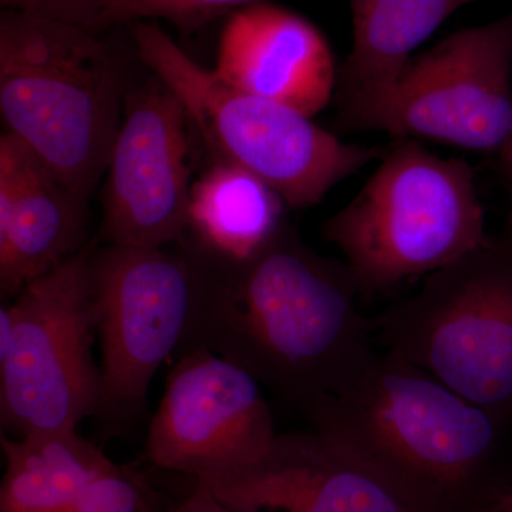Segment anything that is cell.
I'll return each instance as SVG.
<instances>
[{
    "instance_id": "cell-22",
    "label": "cell",
    "mask_w": 512,
    "mask_h": 512,
    "mask_svg": "<svg viewBox=\"0 0 512 512\" xmlns=\"http://www.w3.org/2000/svg\"><path fill=\"white\" fill-rule=\"evenodd\" d=\"M487 512H512V485H507L495 497L493 504L490 505Z\"/></svg>"
},
{
    "instance_id": "cell-8",
    "label": "cell",
    "mask_w": 512,
    "mask_h": 512,
    "mask_svg": "<svg viewBox=\"0 0 512 512\" xmlns=\"http://www.w3.org/2000/svg\"><path fill=\"white\" fill-rule=\"evenodd\" d=\"M336 123L498 153L512 128V10L444 37L413 57L389 92Z\"/></svg>"
},
{
    "instance_id": "cell-2",
    "label": "cell",
    "mask_w": 512,
    "mask_h": 512,
    "mask_svg": "<svg viewBox=\"0 0 512 512\" xmlns=\"http://www.w3.org/2000/svg\"><path fill=\"white\" fill-rule=\"evenodd\" d=\"M313 433L420 512H487L510 417L382 352L342 393L302 412Z\"/></svg>"
},
{
    "instance_id": "cell-14",
    "label": "cell",
    "mask_w": 512,
    "mask_h": 512,
    "mask_svg": "<svg viewBox=\"0 0 512 512\" xmlns=\"http://www.w3.org/2000/svg\"><path fill=\"white\" fill-rule=\"evenodd\" d=\"M87 202L26 144L0 137V295L26 285L82 252Z\"/></svg>"
},
{
    "instance_id": "cell-16",
    "label": "cell",
    "mask_w": 512,
    "mask_h": 512,
    "mask_svg": "<svg viewBox=\"0 0 512 512\" xmlns=\"http://www.w3.org/2000/svg\"><path fill=\"white\" fill-rule=\"evenodd\" d=\"M5 474L0 512H69L80 493L113 461L73 431L13 437L2 433Z\"/></svg>"
},
{
    "instance_id": "cell-7",
    "label": "cell",
    "mask_w": 512,
    "mask_h": 512,
    "mask_svg": "<svg viewBox=\"0 0 512 512\" xmlns=\"http://www.w3.org/2000/svg\"><path fill=\"white\" fill-rule=\"evenodd\" d=\"M93 251L87 245L9 305L12 335L0 348V421L9 436L73 431L99 410Z\"/></svg>"
},
{
    "instance_id": "cell-18",
    "label": "cell",
    "mask_w": 512,
    "mask_h": 512,
    "mask_svg": "<svg viewBox=\"0 0 512 512\" xmlns=\"http://www.w3.org/2000/svg\"><path fill=\"white\" fill-rule=\"evenodd\" d=\"M255 2L259 0H45L32 13L96 33L136 22L165 20L191 35Z\"/></svg>"
},
{
    "instance_id": "cell-13",
    "label": "cell",
    "mask_w": 512,
    "mask_h": 512,
    "mask_svg": "<svg viewBox=\"0 0 512 512\" xmlns=\"http://www.w3.org/2000/svg\"><path fill=\"white\" fill-rule=\"evenodd\" d=\"M214 70L232 86L308 117L328 106L338 80L322 33L292 10L265 0L228 16Z\"/></svg>"
},
{
    "instance_id": "cell-19",
    "label": "cell",
    "mask_w": 512,
    "mask_h": 512,
    "mask_svg": "<svg viewBox=\"0 0 512 512\" xmlns=\"http://www.w3.org/2000/svg\"><path fill=\"white\" fill-rule=\"evenodd\" d=\"M69 512H160L140 474L111 463L84 487Z\"/></svg>"
},
{
    "instance_id": "cell-3",
    "label": "cell",
    "mask_w": 512,
    "mask_h": 512,
    "mask_svg": "<svg viewBox=\"0 0 512 512\" xmlns=\"http://www.w3.org/2000/svg\"><path fill=\"white\" fill-rule=\"evenodd\" d=\"M126 80L100 33L20 10L0 13V111L83 200L106 174L123 123Z\"/></svg>"
},
{
    "instance_id": "cell-10",
    "label": "cell",
    "mask_w": 512,
    "mask_h": 512,
    "mask_svg": "<svg viewBox=\"0 0 512 512\" xmlns=\"http://www.w3.org/2000/svg\"><path fill=\"white\" fill-rule=\"evenodd\" d=\"M261 386L211 350L181 353L148 429L147 460L198 484L256 466L279 436Z\"/></svg>"
},
{
    "instance_id": "cell-21",
    "label": "cell",
    "mask_w": 512,
    "mask_h": 512,
    "mask_svg": "<svg viewBox=\"0 0 512 512\" xmlns=\"http://www.w3.org/2000/svg\"><path fill=\"white\" fill-rule=\"evenodd\" d=\"M498 168H500L501 177H503L505 187L511 197L512 212V128L503 147L498 151Z\"/></svg>"
},
{
    "instance_id": "cell-4",
    "label": "cell",
    "mask_w": 512,
    "mask_h": 512,
    "mask_svg": "<svg viewBox=\"0 0 512 512\" xmlns=\"http://www.w3.org/2000/svg\"><path fill=\"white\" fill-rule=\"evenodd\" d=\"M363 298L429 276L488 241L474 168L412 138L383 151L375 173L323 224Z\"/></svg>"
},
{
    "instance_id": "cell-1",
    "label": "cell",
    "mask_w": 512,
    "mask_h": 512,
    "mask_svg": "<svg viewBox=\"0 0 512 512\" xmlns=\"http://www.w3.org/2000/svg\"><path fill=\"white\" fill-rule=\"evenodd\" d=\"M187 244L195 288L181 353L211 350L301 413L342 393L379 355L352 269L288 222L245 259Z\"/></svg>"
},
{
    "instance_id": "cell-5",
    "label": "cell",
    "mask_w": 512,
    "mask_h": 512,
    "mask_svg": "<svg viewBox=\"0 0 512 512\" xmlns=\"http://www.w3.org/2000/svg\"><path fill=\"white\" fill-rule=\"evenodd\" d=\"M127 28L137 56L183 101L215 161L254 174L288 207L319 204L340 181L383 156L376 148L343 143L293 107L225 82L157 22Z\"/></svg>"
},
{
    "instance_id": "cell-15",
    "label": "cell",
    "mask_w": 512,
    "mask_h": 512,
    "mask_svg": "<svg viewBox=\"0 0 512 512\" xmlns=\"http://www.w3.org/2000/svg\"><path fill=\"white\" fill-rule=\"evenodd\" d=\"M471 0H349L353 45L338 72V116L379 99L426 42Z\"/></svg>"
},
{
    "instance_id": "cell-11",
    "label": "cell",
    "mask_w": 512,
    "mask_h": 512,
    "mask_svg": "<svg viewBox=\"0 0 512 512\" xmlns=\"http://www.w3.org/2000/svg\"><path fill=\"white\" fill-rule=\"evenodd\" d=\"M190 116L160 77L128 90L103 194L107 244L164 248L188 231Z\"/></svg>"
},
{
    "instance_id": "cell-17",
    "label": "cell",
    "mask_w": 512,
    "mask_h": 512,
    "mask_svg": "<svg viewBox=\"0 0 512 512\" xmlns=\"http://www.w3.org/2000/svg\"><path fill=\"white\" fill-rule=\"evenodd\" d=\"M278 192L238 165L215 161L192 184L188 229L202 247L232 259L258 251L284 224Z\"/></svg>"
},
{
    "instance_id": "cell-20",
    "label": "cell",
    "mask_w": 512,
    "mask_h": 512,
    "mask_svg": "<svg viewBox=\"0 0 512 512\" xmlns=\"http://www.w3.org/2000/svg\"><path fill=\"white\" fill-rule=\"evenodd\" d=\"M165 512H235L221 503L204 485L197 484L190 495L171 510Z\"/></svg>"
},
{
    "instance_id": "cell-12",
    "label": "cell",
    "mask_w": 512,
    "mask_h": 512,
    "mask_svg": "<svg viewBox=\"0 0 512 512\" xmlns=\"http://www.w3.org/2000/svg\"><path fill=\"white\" fill-rule=\"evenodd\" d=\"M201 485L235 512H420L312 430L279 434L256 466Z\"/></svg>"
},
{
    "instance_id": "cell-9",
    "label": "cell",
    "mask_w": 512,
    "mask_h": 512,
    "mask_svg": "<svg viewBox=\"0 0 512 512\" xmlns=\"http://www.w3.org/2000/svg\"><path fill=\"white\" fill-rule=\"evenodd\" d=\"M184 238L173 251L110 244L94 248L101 345L96 417L107 426L128 423L144 412L151 380L183 343L195 288L194 261Z\"/></svg>"
},
{
    "instance_id": "cell-23",
    "label": "cell",
    "mask_w": 512,
    "mask_h": 512,
    "mask_svg": "<svg viewBox=\"0 0 512 512\" xmlns=\"http://www.w3.org/2000/svg\"><path fill=\"white\" fill-rule=\"evenodd\" d=\"M45 0H0L2 9L20 10V12H35Z\"/></svg>"
},
{
    "instance_id": "cell-24",
    "label": "cell",
    "mask_w": 512,
    "mask_h": 512,
    "mask_svg": "<svg viewBox=\"0 0 512 512\" xmlns=\"http://www.w3.org/2000/svg\"><path fill=\"white\" fill-rule=\"evenodd\" d=\"M471 2H473V0H471Z\"/></svg>"
},
{
    "instance_id": "cell-6",
    "label": "cell",
    "mask_w": 512,
    "mask_h": 512,
    "mask_svg": "<svg viewBox=\"0 0 512 512\" xmlns=\"http://www.w3.org/2000/svg\"><path fill=\"white\" fill-rule=\"evenodd\" d=\"M390 353L512 419V212L500 235L372 318Z\"/></svg>"
}]
</instances>
